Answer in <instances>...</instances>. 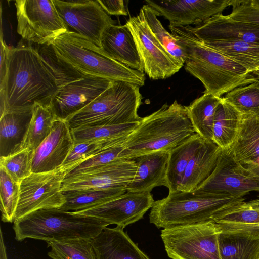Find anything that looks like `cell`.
<instances>
[{
  "label": "cell",
  "instance_id": "obj_1",
  "mask_svg": "<svg viewBox=\"0 0 259 259\" xmlns=\"http://www.w3.org/2000/svg\"><path fill=\"white\" fill-rule=\"evenodd\" d=\"M9 49L7 70L0 94L6 111L32 108L35 104L51 106L58 91L56 79L33 45Z\"/></svg>",
  "mask_w": 259,
  "mask_h": 259
},
{
  "label": "cell",
  "instance_id": "obj_2",
  "mask_svg": "<svg viewBox=\"0 0 259 259\" xmlns=\"http://www.w3.org/2000/svg\"><path fill=\"white\" fill-rule=\"evenodd\" d=\"M168 28L184 52L185 69L202 83L204 93L221 97L257 80L241 65L204 44L187 26Z\"/></svg>",
  "mask_w": 259,
  "mask_h": 259
},
{
  "label": "cell",
  "instance_id": "obj_3",
  "mask_svg": "<svg viewBox=\"0 0 259 259\" xmlns=\"http://www.w3.org/2000/svg\"><path fill=\"white\" fill-rule=\"evenodd\" d=\"M195 133L186 106L175 100L142 117L123 143L121 159L134 160L150 153L170 151Z\"/></svg>",
  "mask_w": 259,
  "mask_h": 259
},
{
  "label": "cell",
  "instance_id": "obj_4",
  "mask_svg": "<svg viewBox=\"0 0 259 259\" xmlns=\"http://www.w3.org/2000/svg\"><path fill=\"white\" fill-rule=\"evenodd\" d=\"M15 238L47 241L78 239H92L110 224L93 217L57 208L41 209L15 221Z\"/></svg>",
  "mask_w": 259,
  "mask_h": 259
},
{
  "label": "cell",
  "instance_id": "obj_5",
  "mask_svg": "<svg viewBox=\"0 0 259 259\" xmlns=\"http://www.w3.org/2000/svg\"><path fill=\"white\" fill-rule=\"evenodd\" d=\"M243 197H220L194 192L176 191L155 201L150 222L158 228L213 222L225 211L245 200Z\"/></svg>",
  "mask_w": 259,
  "mask_h": 259
},
{
  "label": "cell",
  "instance_id": "obj_6",
  "mask_svg": "<svg viewBox=\"0 0 259 259\" xmlns=\"http://www.w3.org/2000/svg\"><path fill=\"white\" fill-rule=\"evenodd\" d=\"M51 43L62 59L87 74L144 86V73L128 67L105 54L86 37L67 30Z\"/></svg>",
  "mask_w": 259,
  "mask_h": 259
},
{
  "label": "cell",
  "instance_id": "obj_7",
  "mask_svg": "<svg viewBox=\"0 0 259 259\" xmlns=\"http://www.w3.org/2000/svg\"><path fill=\"white\" fill-rule=\"evenodd\" d=\"M142 98L140 87L113 80L106 90L66 121L71 129L139 122L142 117L138 110Z\"/></svg>",
  "mask_w": 259,
  "mask_h": 259
},
{
  "label": "cell",
  "instance_id": "obj_8",
  "mask_svg": "<svg viewBox=\"0 0 259 259\" xmlns=\"http://www.w3.org/2000/svg\"><path fill=\"white\" fill-rule=\"evenodd\" d=\"M218 228L213 222L165 228L161 231L171 259H221Z\"/></svg>",
  "mask_w": 259,
  "mask_h": 259
},
{
  "label": "cell",
  "instance_id": "obj_9",
  "mask_svg": "<svg viewBox=\"0 0 259 259\" xmlns=\"http://www.w3.org/2000/svg\"><path fill=\"white\" fill-rule=\"evenodd\" d=\"M68 171L61 166L50 171L32 172L23 179L14 221L39 210L61 207L66 201L62 184Z\"/></svg>",
  "mask_w": 259,
  "mask_h": 259
},
{
  "label": "cell",
  "instance_id": "obj_10",
  "mask_svg": "<svg viewBox=\"0 0 259 259\" xmlns=\"http://www.w3.org/2000/svg\"><path fill=\"white\" fill-rule=\"evenodd\" d=\"M17 32L34 44L51 42L68 30L53 0H16Z\"/></svg>",
  "mask_w": 259,
  "mask_h": 259
},
{
  "label": "cell",
  "instance_id": "obj_11",
  "mask_svg": "<svg viewBox=\"0 0 259 259\" xmlns=\"http://www.w3.org/2000/svg\"><path fill=\"white\" fill-rule=\"evenodd\" d=\"M252 191L259 192V178L237 161L229 149H222L214 170L194 192L220 197H243Z\"/></svg>",
  "mask_w": 259,
  "mask_h": 259
},
{
  "label": "cell",
  "instance_id": "obj_12",
  "mask_svg": "<svg viewBox=\"0 0 259 259\" xmlns=\"http://www.w3.org/2000/svg\"><path fill=\"white\" fill-rule=\"evenodd\" d=\"M125 24L130 29L142 60L144 72L153 80L168 78L183 66L169 54L155 37L142 11Z\"/></svg>",
  "mask_w": 259,
  "mask_h": 259
},
{
  "label": "cell",
  "instance_id": "obj_13",
  "mask_svg": "<svg viewBox=\"0 0 259 259\" xmlns=\"http://www.w3.org/2000/svg\"><path fill=\"white\" fill-rule=\"evenodd\" d=\"M56 9L67 29L78 33L101 48L104 32L115 22L98 1L53 0Z\"/></svg>",
  "mask_w": 259,
  "mask_h": 259
},
{
  "label": "cell",
  "instance_id": "obj_14",
  "mask_svg": "<svg viewBox=\"0 0 259 259\" xmlns=\"http://www.w3.org/2000/svg\"><path fill=\"white\" fill-rule=\"evenodd\" d=\"M157 13L169 21V26L180 27L196 25L222 14L227 7L237 6L240 0H167L145 1Z\"/></svg>",
  "mask_w": 259,
  "mask_h": 259
},
{
  "label": "cell",
  "instance_id": "obj_15",
  "mask_svg": "<svg viewBox=\"0 0 259 259\" xmlns=\"http://www.w3.org/2000/svg\"><path fill=\"white\" fill-rule=\"evenodd\" d=\"M135 160L118 159L84 172L66 176L62 191L84 189H125L135 176Z\"/></svg>",
  "mask_w": 259,
  "mask_h": 259
},
{
  "label": "cell",
  "instance_id": "obj_16",
  "mask_svg": "<svg viewBox=\"0 0 259 259\" xmlns=\"http://www.w3.org/2000/svg\"><path fill=\"white\" fill-rule=\"evenodd\" d=\"M155 200L151 192L126 191L109 201L75 213L93 217L125 228L142 219ZM72 212V211H71Z\"/></svg>",
  "mask_w": 259,
  "mask_h": 259
},
{
  "label": "cell",
  "instance_id": "obj_17",
  "mask_svg": "<svg viewBox=\"0 0 259 259\" xmlns=\"http://www.w3.org/2000/svg\"><path fill=\"white\" fill-rule=\"evenodd\" d=\"M113 81L107 78L87 74L60 88L51 103L57 118L66 120L106 90Z\"/></svg>",
  "mask_w": 259,
  "mask_h": 259
},
{
  "label": "cell",
  "instance_id": "obj_18",
  "mask_svg": "<svg viewBox=\"0 0 259 259\" xmlns=\"http://www.w3.org/2000/svg\"><path fill=\"white\" fill-rule=\"evenodd\" d=\"M74 144L67 121L57 118L49 136L34 150L32 172H48L61 167Z\"/></svg>",
  "mask_w": 259,
  "mask_h": 259
},
{
  "label": "cell",
  "instance_id": "obj_19",
  "mask_svg": "<svg viewBox=\"0 0 259 259\" xmlns=\"http://www.w3.org/2000/svg\"><path fill=\"white\" fill-rule=\"evenodd\" d=\"M188 29L203 42L241 41L259 45V26L220 14Z\"/></svg>",
  "mask_w": 259,
  "mask_h": 259
},
{
  "label": "cell",
  "instance_id": "obj_20",
  "mask_svg": "<svg viewBox=\"0 0 259 259\" xmlns=\"http://www.w3.org/2000/svg\"><path fill=\"white\" fill-rule=\"evenodd\" d=\"M101 50L129 68L144 73V67L134 37L126 24L113 25L104 32Z\"/></svg>",
  "mask_w": 259,
  "mask_h": 259
},
{
  "label": "cell",
  "instance_id": "obj_21",
  "mask_svg": "<svg viewBox=\"0 0 259 259\" xmlns=\"http://www.w3.org/2000/svg\"><path fill=\"white\" fill-rule=\"evenodd\" d=\"M122 227H105L91 239L97 259H150Z\"/></svg>",
  "mask_w": 259,
  "mask_h": 259
},
{
  "label": "cell",
  "instance_id": "obj_22",
  "mask_svg": "<svg viewBox=\"0 0 259 259\" xmlns=\"http://www.w3.org/2000/svg\"><path fill=\"white\" fill-rule=\"evenodd\" d=\"M218 228L221 259H259V229Z\"/></svg>",
  "mask_w": 259,
  "mask_h": 259
},
{
  "label": "cell",
  "instance_id": "obj_23",
  "mask_svg": "<svg viewBox=\"0 0 259 259\" xmlns=\"http://www.w3.org/2000/svg\"><path fill=\"white\" fill-rule=\"evenodd\" d=\"M169 154L170 151H159L135 159L137 171L126 191L151 192L155 187H166V176Z\"/></svg>",
  "mask_w": 259,
  "mask_h": 259
},
{
  "label": "cell",
  "instance_id": "obj_24",
  "mask_svg": "<svg viewBox=\"0 0 259 259\" xmlns=\"http://www.w3.org/2000/svg\"><path fill=\"white\" fill-rule=\"evenodd\" d=\"M222 150L212 140L204 139L189 162L179 190H196L214 170Z\"/></svg>",
  "mask_w": 259,
  "mask_h": 259
},
{
  "label": "cell",
  "instance_id": "obj_25",
  "mask_svg": "<svg viewBox=\"0 0 259 259\" xmlns=\"http://www.w3.org/2000/svg\"><path fill=\"white\" fill-rule=\"evenodd\" d=\"M32 108L6 111L0 118V157L22 150Z\"/></svg>",
  "mask_w": 259,
  "mask_h": 259
},
{
  "label": "cell",
  "instance_id": "obj_26",
  "mask_svg": "<svg viewBox=\"0 0 259 259\" xmlns=\"http://www.w3.org/2000/svg\"><path fill=\"white\" fill-rule=\"evenodd\" d=\"M229 150L240 163L259 165V116L242 115L238 134Z\"/></svg>",
  "mask_w": 259,
  "mask_h": 259
},
{
  "label": "cell",
  "instance_id": "obj_27",
  "mask_svg": "<svg viewBox=\"0 0 259 259\" xmlns=\"http://www.w3.org/2000/svg\"><path fill=\"white\" fill-rule=\"evenodd\" d=\"M204 139L195 133L170 151L166 176L169 192L179 190L189 162Z\"/></svg>",
  "mask_w": 259,
  "mask_h": 259
},
{
  "label": "cell",
  "instance_id": "obj_28",
  "mask_svg": "<svg viewBox=\"0 0 259 259\" xmlns=\"http://www.w3.org/2000/svg\"><path fill=\"white\" fill-rule=\"evenodd\" d=\"M242 114L223 97L215 113L212 141L222 149H230L238 134Z\"/></svg>",
  "mask_w": 259,
  "mask_h": 259
},
{
  "label": "cell",
  "instance_id": "obj_29",
  "mask_svg": "<svg viewBox=\"0 0 259 259\" xmlns=\"http://www.w3.org/2000/svg\"><path fill=\"white\" fill-rule=\"evenodd\" d=\"M222 100V97L204 93L186 106L195 133L204 139L212 140L215 113Z\"/></svg>",
  "mask_w": 259,
  "mask_h": 259
},
{
  "label": "cell",
  "instance_id": "obj_30",
  "mask_svg": "<svg viewBox=\"0 0 259 259\" xmlns=\"http://www.w3.org/2000/svg\"><path fill=\"white\" fill-rule=\"evenodd\" d=\"M32 44L54 75L58 90L87 75L60 57L51 42L41 45Z\"/></svg>",
  "mask_w": 259,
  "mask_h": 259
},
{
  "label": "cell",
  "instance_id": "obj_31",
  "mask_svg": "<svg viewBox=\"0 0 259 259\" xmlns=\"http://www.w3.org/2000/svg\"><path fill=\"white\" fill-rule=\"evenodd\" d=\"M126 191L120 188L63 191L66 201L59 209L72 212L84 210L113 199Z\"/></svg>",
  "mask_w": 259,
  "mask_h": 259
},
{
  "label": "cell",
  "instance_id": "obj_32",
  "mask_svg": "<svg viewBox=\"0 0 259 259\" xmlns=\"http://www.w3.org/2000/svg\"><path fill=\"white\" fill-rule=\"evenodd\" d=\"M203 43L240 64L249 73L257 72L259 69V45L241 41H214Z\"/></svg>",
  "mask_w": 259,
  "mask_h": 259
},
{
  "label": "cell",
  "instance_id": "obj_33",
  "mask_svg": "<svg viewBox=\"0 0 259 259\" xmlns=\"http://www.w3.org/2000/svg\"><path fill=\"white\" fill-rule=\"evenodd\" d=\"M213 222L221 228L259 229V197L225 211Z\"/></svg>",
  "mask_w": 259,
  "mask_h": 259
},
{
  "label": "cell",
  "instance_id": "obj_34",
  "mask_svg": "<svg viewBox=\"0 0 259 259\" xmlns=\"http://www.w3.org/2000/svg\"><path fill=\"white\" fill-rule=\"evenodd\" d=\"M57 117L51 106L35 104L32 107V115L25 136L22 149L35 150L49 136Z\"/></svg>",
  "mask_w": 259,
  "mask_h": 259
},
{
  "label": "cell",
  "instance_id": "obj_35",
  "mask_svg": "<svg viewBox=\"0 0 259 259\" xmlns=\"http://www.w3.org/2000/svg\"><path fill=\"white\" fill-rule=\"evenodd\" d=\"M139 123L84 126L71 131L75 143L96 139H125Z\"/></svg>",
  "mask_w": 259,
  "mask_h": 259
},
{
  "label": "cell",
  "instance_id": "obj_36",
  "mask_svg": "<svg viewBox=\"0 0 259 259\" xmlns=\"http://www.w3.org/2000/svg\"><path fill=\"white\" fill-rule=\"evenodd\" d=\"M52 259H97L91 239H78L47 242Z\"/></svg>",
  "mask_w": 259,
  "mask_h": 259
},
{
  "label": "cell",
  "instance_id": "obj_37",
  "mask_svg": "<svg viewBox=\"0 0 259 259\" xmlns=\"http://www.w3.org/2000/svg\"><path fill=\"white\" fill-rule=\"evenodd\" d=\"M242 115L259 116V80L237 87L223 97Z\"/></svg>",
  "mask_w": 259,
  "mask_h": 259
},
{
  "label": "cell",
  "instance_id": "obj_38",
  "mask_svg": "<svg viewBox=\"0 0 259 259\" xmlns=\"http://www.w3.org/2000/svg\"><path fill=\"white\" fill-rule=\"evenodd\" d=\"M125 139H96L75 143L62 166L69 172L76 166L101 152L123 143Z\"/></svg>",
  "mask_w": 259,
  "mask_h": 259
},
{
  "label": "cell",
  "instance_id": "obj_39",
  "mask_svg": "<svg viewBox=\"0 0 259 259\" xmlns=\"http://www.w3.org/2000/svg\"><path fill=\"white\" fill-rule=\"evenodd\" d=\"M150 29L166 51L184 66V53L178 41L168 32L157 18L155 10L147 4L141 8Z\"/></svg>",
  "mask_w": 259,
  "mask_h": 259
},
{
  "label": "cell",
  "instance_id": "obj_40",
  "mask_svg": "<svg viewBox=\"0 0 259 259\" xmlns=\"http://www.w3.org/2000/svg\"><path fill=\"white\" fill-rule=\"evenodd\" d=\"M19 195L20 183L15 181L0 166V209L3 222H14Z\"/></svg>",
  "mask_w": 259,
  "mask_h": 259
},
{
  "label": "cell",
  "instance_id": "obj_41",
  "mask_svg": "<svg viewBox=\"0 0 259 259\" xmlns=\"http://www.w3.org/2000/svg\"><path fill=\"white\" fill-rule=\"evenodd\" d=\"M34 150L22 149L5 157H0V166L11 177L20 183L32 172V163Z\"/></svg>",
  "mask_w": 259,
  "mask_h": 259
},
{
  "label": "cell",
  "instance_id": "obj_42",
  "mask_svg": "<svg viewBox=\"0 0 259 259\" xmlns=\"http://www.w3.org/2000/svg\"><path fill=\"white\" fill-rule=\"evenodd\" d=\"M123 143L108 148L83 161L68 172L66 176L82 173L108 164L116 159H121L120 156L123 149Z\"/></svg>",
  "mask_w": 259,
  "mask_h": 259
},
{
  "label": "cell",
  "instance_id": "obj_43",
  "mask_svg": "<svg viewBox=\"0 0 259 259\" xmlns=\"http://www.w3.org/2000/svg\"><path fill=\"white\" fill-rule=\"evenodd\" d=\"M249 0H243L242 3L233 7L228 16L234 20L251 23L259 26V7L251 5Z\"/></svg>",
  "mask_w": 259,
  "mask_h": 259
},
{
  "label": "cell",
  "instance_id": "obj_44",
  "mask_svg": "<svg viewBox=\"0 0 259 259\" xmlns=\"http://www.w3.org/2000/svg\"><path fill=\"white\" fill-rule=\"evenodd\" d=\"M98 1L109 15L126 16L127 15L124 2L122 0H98Z\"/></svg>",
  "mask_w": 259,
  "mask_h": 259
},
{
  "label": "cell",
  "instance_id": "obj_45",
  "mask_svg": "<svg viewBox=\"0 0 259 259\" xmlns=\"http://www.w3.org/2000/svg\"><path fill=\"white\" fill-rule=\"evenodd\" d=\"M1 32L0 87H2L6 75L10 48L3 39L2 29Z\"/></svg>",
  "mask_w": 259,
  "mask_h": 259
},
{
  "label": "cell",
  "instance_id": "obj_46",
  "mask_svg": "<svg viewBox=\"0 0 259 259\" xmlns=\"http://www.w3.org/2000/svg\"><path fill=\"white\" fill-rule=\"evenodd\" d=\"M242 165L250 171L252 175L259 178V165L254 163L245 162L241 163Z\"/></svg>",
  "mask_w": 259,
  "mask_h": 259
},
{
  "label": "cell",
  "instance_id": "obj_47",
  "mask_svg": "<svg viewBox=\"0 0 259 259\" xmlns=\"http://www.w3.org/2000/svg\"><path fill=\"white\" fill-rule=\"evenodd\" d=\"M0 259H8L2 229H0Z\"/></svg>",
  "mask_w": 259,
  "mask_h": 259
},
{
  "label": "cell",
  "instance_id": "obj_48",
  "mask_svg": "<svg viewBox=\"0 0 259 259\" xmlns=\"http://www.w3.org/2000/svg\"><path fill=\"white\" fill-rule=\"evenodd\" d=\"M248 3L253 6L259 7V0H249Z\"/></svg>",
  "mask_w": 259,
  "mask_h": 259
},
{
  "label": "cell",
  "instance_id": "obj_49",
  "mask_svg": "<svg viewBox=\"0 0 259 259\" xmlns=\"http://www.w3.org/2000/svg\"><path fill=\"white\" fill-rule=\"evenodd\" d=\"M257 77H256V79H257L258 80H259V69H258V71H257Z\"/></svg>",
  "mask_w": 259,
  "mask_h": 259
}]
</instances>
